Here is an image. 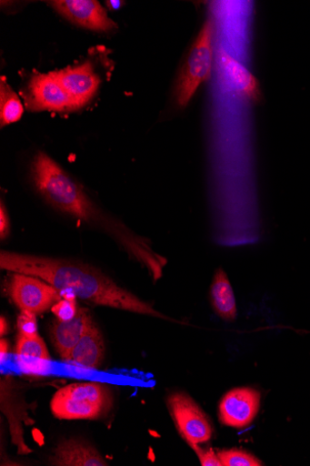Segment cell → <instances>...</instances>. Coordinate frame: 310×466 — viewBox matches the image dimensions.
<instances>
[{"mask_svg": "<svg viewBox=\"0 0 310 466\" xmlns=\"http://www.w3.org/2000/svg\"><path fill=\"white\" fill-rule=\"evenodd\" d=\"M217 63L221 76L231 92L253 102L259 101V82L247 68L225 50L218 51Z\"/></svg>", "mask_w": 310, "mask_h": 466, "instance_id": "obj_11", "label": "cell"}, {"mask_svg": "<svg viewBox=\"0 0 310 466\" xmlns=\"http://www.w3.org/2000/svg\"><path fill=\"white\" fill-rule=\"evenodd\" d=\"M112 405V391L107 385L74 383L55 393L51 410L60 420H96L107 414Z\"/></svg>", "mask_w": 310, "mask_h": 466, "instance_id": "obj_2", "label": "cell"}, {"mask_svg": "<svg viewBox=\"0 0 310 466\" xmlns=\"http://www.w3.org/2000/svg\"><path fill=\"white\" fill-rule=\"evenodd\" d=\"M26 106L32 110L63 111L75 109V104L54 72L32 77Z\"/></svg>", "mask_w": 310, "mask_h": 466, "instance_id": "obj_6", "label": "cell"}, {"mask_svg": "<svg viewBox=\"0 0 310 466\" xmlns=\"http://www.w3.org/2000/svg\"><path fill=\"white\" fill-rule=\"evenodd\" d=\"M191 447L196 452L200 463L203 466H224L217 454L213 450H204L198 444H192Z\"/></svg>", "mask_w": 310, "mask_h": 466, "instance_id": "obj_21", "label": "cell"}, {"mask_svg": "<svg viewBox=\"0 0 310 466\" xmlns=\"http://www.w3.org/2000/svg\"><path fill=\"white\" fill-rule=\"evenodd\" d=\"M0 268L39 278L55 287L64 299L170 319L100 269L80 261L2 250Z\"/></svg>", "mask_w": 310, "mask_h": 466, "instance_id": "obj_1", "label": "cell"}, {"mask_svg": "<svg viewBox=\"0 0 310 466\" xmlns=\"http://www.w3.org/2000/svg\"><path fill=\"white\" fill-rule=\"evenodd\" d=\"M95 325L87 309H79L77 315L70 321H55L51 328L54 346L61 358L65 360L81 338Z\"/></svg>", "mask_w": 310, "mask_h": 466, "instance_id": "obj_12", "label": "cell"}, {"mask_svg": "<svg viewBox=\"0 0 310 466\" xmlns=\"http://www.w3.org/2000/svg\"><path fill=\"white\" fill-rule=\"evenodd\" d=\"M122 4V2H113V0L112 2H107V5L111 10H118Z\"/></svg>", "mask_w": 310, "mask_h": 466, "instance_id": "obj_25", "label": "cell"}, {"mask_svg": "<svg viewBox=\"0 0 310 466\" xmlns=\"http://www.w3.org/2000/svg\"><path fill=\"white\" fill-rule=\"evenodd\" d=\"M50 4L60 15L79 26L99 32L116 27L95 0H58Z\"/></svg>", "mask_w": 310, "mask_h": 466, "instance_id": "obj_8", "label": "cell"}, {"mask_svg": "<svg viewBox=\"0 0 310 466\" xmlns=\"http://www.w3.org/2000/svg\"><path fill=\"white\" fill-rule=\"evenodd\" d=\"M260 394L251 389H237L229 392L219 404V420L225 426L243 429L255 419Z\"/></svg>", "mask_w": 310, "mask_h": 466, "instance_id": "obj_9", "label": "cell"}, {"mask_svg": "<svg viewBox=\"0 0 310 466\" xmlns=\"http://www.w3.org/2000/svg\"><path fill=\"white\" fill-rule=\"evenodd\" d=\"M224 466H260L262 462L254 455L241 450L221 451L217 453Z\"/></svg>", "mask_w": 310, "mask_h": 466, "instance_id": "obj_18", "label": "cell"}, {"mask_svg": "<svg viewBox=\"0 0 310 466\" xmlns=\"http://www.w3.org/2000/svg\"><path fill=\"white\" fill-rule=\"evenodd\" d=\"M54 73L72 98L75 108L90 102L101 84V79L91 62Z\"/></svg>", "mask_w": 310, "mask_h": 466, "instance_id": "obj_10", "label": "cell"}, {"mask_svg": "<svg viewBox=\"0 0 310 466\" xmlns=\"http://www.w3.org/2000/svg\"><path fill=\"white\" fill-rule=\"evenodd\" d=\"M0 119L2 126L17 122L24 114V106L18 96L9 86L6 79H2L0 86Z\"/></svg>", "mask_w": 310, "mask_h": 466, "instance_id": "obj_16", "label": "cell"}, {"mask_svg": "<svg viewBox=\"0 0 310 466\" xmlns=\"http://www.w3.org/2000/svg\"><path fill=\"white\" fill-rule=\"evenodd\" d=\"M105 352L104 338L95 325L81 338L65 361L85 369L95 370L103 363Z\"/></svg>", "mask_w": 310, "mask_h": 466, "instance_id": "obj_14", "label": "cell"}, {"mask_svg": "<svg viewBox=\"0 0 310 466\" xmlns=\"http://www.w3.org/2000/svg\"><path fill=\"white\" fill-rule=\"evenodd\" d=\"M11 231L10 220L7 214V209L2 202L0 206V238L5 239L9 237Z\"/></svg>", "mask_w": 310, "mask_h": 466, "instance_id": "obj_22", "label": "cell"}, {"mask_svg": "<svg viewBox=\"0 0 310 466\" xmlns=\"http://www.w3.org/2000/svg\"><path fill=\"white\" fill-rule=\"evenodd\" d=\"M35 315L36 314L30 311L21 310L17 319L19 335L25 337H34L38 335Z\"/></svg>", "mask_w": 310, "mask_h": 466, "instance_id": "obj_20", "label": "cell"}, {"mask_svg": "<svg viewBox=\"0 0 310 466\" xmlns=\"http://www.w3.org/2000/svg\"><path fill=\"white\" fill-rule=\"evenodd\" d=\"M214 30V22L210 17L194 42L176 80L174 96L176 105L182 108L187 106L200 85L211 76Z\"/></svg>", "mask_w": 310, "mask_h": 466, "instance_id": "obj_3", "label": "cell"}, {"mask_svg": "<svg viewBox=\"0 0 310 466\" xmlns=\"http://www.w3.org/2000/svg\"><path fill=\"white\" fill-rule=\"evenodd\" d=\"M9 353V345L5 339H2V342H0V359H2V362L4 363L7 359Z\"/></svg>", "mask_w": 310, "mask_h": 466, "instance_id": "obj_23", "label": "cell"}, {"mask_svg": "<svg viewBox=\"0 0 310 466\" xmlns=\"http://www.w3.org/2000/svg\"><path fill=\"white\" fill-rule=\"evenodd\" d=\"M167 406L176 429L190 445L209 441L213 434L209 419L190 396L174 393Z\"/></svg>", "mask_w": 310, "mask_h": 466, "instance_id": "obj_4", "label": "cell"}, {"mask_svg": "<svg viewBox=\"0 0 310 466\" xmlns=\"http://www.w3.org/2000/svg\"><path fill=\"white\" fill-rule=\"evenodd\" d=\"M211 304L215 312L225 320L234 321L237 316V306L232 284L223 268H219L210 288Z\"/></svg>", "mask_w": 310, "mask_h": 466, "instance_id": "obj_15", "label": "cell"}, {"mask_svg": "<svg viewBox=\"0 0 310 466\" xmlns=\"http://www.w3.org/2000/svg\"><path fill=\"white\" fill-rule=\"evenodd\" d=\"M8 291L14 303L21 309L40 314L63 299L61 293L39 278L15 273Z\"/></svg>", "mask_w": 310, "mask_h": 466, "instance_id": "obj_5", "label": "cell"}, {"mask_svg": "<svg viewBox=\"0 0 310 466\" xmlns=\"http://www.w3.org/2000/svg\"><path fill=\"white\" fill-rule=\"evenodd\" d=\"M0 332H2V337H4L5 334L8 333V330H9V328H8V323L6 321V319H5V317H2V323H0Z\"/></svg>", "mask_w": 310, "mask_h": 466, "instance_id": "obj_24", "label": "cell"}, {"mask_svg": "<svg viewBox=\"0 0 310 466\" xmlns=\"http://www.w3.org/2000/svg\"><path fill=\"white\" fill-rule=\"evenodd\" d=\"M16 354L22 359L51 360L47 346L39 335L34 337L19 335L16 345Z\"/></svg>", "mask_w": 310, "mask_h": 466, "instance_id": "obj_17", "label": "cell"}, {"mask_svg": "<svg viewBox=\"0 0 310 466\" xmlns=\"http://www.w3.org/2000/svg\"><path fill=\"white\" fill-rule=\"evenodd\" d=\"M2 410L6 416L13 443L19 454H29L32 450L24 438V425H30L32 419L28 414V404L17 390L15 380L6 376L2 379Z\"/></svg>", "mask_w": 310, "mask_h": 466, "instance_id": "obj_7", "label": "cell"}, {"mask_svg": "<svg viewBox=\"0 0 310 466\" xmlns=\"http://www.w3.org/2000/svg\"><path fill=\"white\" fill-rule=\"evenodd\" d=\"M50 464L56 466H107L105 457L90 443L81 440L61 441L50 456Z\"/></svg>", "mask_w": 310, "mask_h": 466, "instance_id": "obj_13", "label": "cell"}, {"mask_svg": "<svg viewBox=\"0 0 310 466\" xmlns=\"http://www.w3.org/2000/svg\"><path fill=\"white\" fill-rule=\"evenodd\" d=\"M52 312L57 320L66 322L70 321L77 315L78 309L76 300L62 299L53 306Z\"/></svg>", "mask_w": 310, "mask_h": 466, "instance_id": "obj_19", "label": "cell"}]
</instances>
